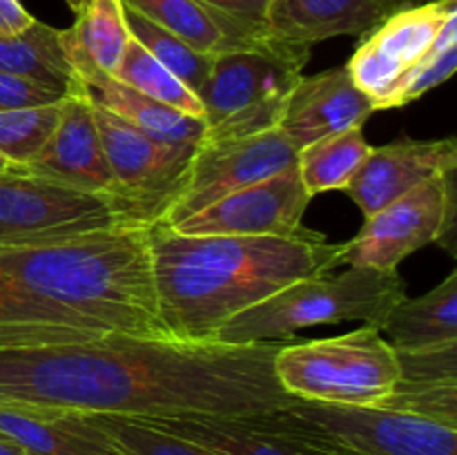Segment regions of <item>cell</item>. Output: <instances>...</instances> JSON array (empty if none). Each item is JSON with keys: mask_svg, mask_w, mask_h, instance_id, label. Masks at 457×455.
Here are the masks:
<instances>
[{"mask_svg": "<svg viewBox=\"0 0 457 455\" xmlns=\"http://www.w3.org/2000/svg\"><path fill=\"white\" fill-rule=\"evenodd\" d=\"M286 343L112 335L70 346L0 351V404L141 419L270 413L295 400L275 377V355Z\"/></svg>", "mask_w": 457, "mask_h": 455, "instance_id": "6da1fadb", "label": "cell"}, {"mask_svg": "<svg viewBox=\"0 0 457 455\" xmlns=\"http://www.w3.org/2000/svg\"><path fill=\"white\" fill-rule=\"evenodd\" d=\"M112 335H168L156 306L147 226L0 245V351Z\"/></svg>", "mask_w": 457, "mask_h": 455, "instance_id": "7a4b0ae2", "label": "cell"}, {"mask_svg": "<svg viewBox=\"0 0 457 455\" xmlns=\"http://www.w3.org/2000/svg\"><path fill=\"white\" fill-rule=\"evenodd\" d=\"M156 306L170 337L214 342L219 328L284 285L342 263L344 244L302 228L293 236H190L147 226Z\"/></svg>", "mask_w": 457, "mask_h": 455, "instance_id": "3957f363", "label": "cell"}, {"mask_svg": "<svg viewBox=\"0 0 457 455\" xmlns=\"http://www.w3.org/2000/svg\"><path fill=\"white\" fill-rule=\"evenodd\" d=\"M406 299L400 272L348 268L339 275L306 277L245 308L219 328L214 342L257 343L290 339L297 330L321 324L364 321L382 326L388 312Z\"/></svg>", "mask_w": 457, "mask_h": 455, "instance_id": "277c9868", "label": "cell"}, {"mask_svg": "<svg viewBox=\"0 0 457 455\" xmlns=\"http://www.w3.org/2000/svg\"><path fill=\"white\" fill-rule=\"evenodd\" d=\"M311 58L306 45L268 38L253 49L214 56L199 92L204 103V143L244 138L279 128L295 85Z\"/></svg>", "mask_w": 457, "mask_h": 455, "instance_id": "5b68a950", "label": "cell"}, {"mask_svg": "<svg viewBox=\"0 0 457 455\" xmlns=\"http://www.w3.org/2000/svg\"><path fill=\"white\" fill-rule=\"evenodd\" d=\"M275 377L297 400L378 406L400 377L395 348L378 326L337 337L286 343L275 355Z\"/></svg>", "mask_w": 457, "mask_h": 455, "instance_id": "8992f818", "label": "cell"}, {"mask_svg": "<svg viewBox=\"0 0 457 455\" xmlns=\"http://www.w3.org/2000/svg\"><path fill=\"white\" fill-rule=\"evenodd\" d=\"M132 223L141 221L119 196L79 190L22 168L0 174V245L74 239Z\"/></svg>", "mask_w": 457, "mask_h": 455, "instance_id": "52a82bcc", "label": "cell"}, {"mask_svg": "<svg viewBox=\"0 0 457 455\" xmlns=\"http://www.w3.org/2000/svg\"><path fill=\"white\" fill-rule=\"evenodd\" d=\"M455 217L457 170H451L366 217L361 230L344 244L342 263L395 272L409 254L428 244H440L455 257Z\"/></svg>", "mask_w": 457, "mask_h": 455, "instance_id": "ba28073f", "label": "cell"}, {"mask_svg": "<svg viewBox=\"0 0 457 455\" xmlns=\"http://www.w3.org/2000/svg\"><path fill=\"white\" fill-rule=\"evenodd\" d=\"M453 29L457 0H427L393 13L369 31L346 70L353 83L370 98L375 112L395 110L406 83Z\"/></svg>", "mask_w": 457, "mask_h": 455, "instance_id": "9c48e42d", "label": "cell"}, {"mask_svg": "<svg viewBox=\"0 0 457 455\" xmlns=\"http://www.w3.org/2000/svg\"><path fill=\"white\" fill-rule=\"evenodd\" d=\"M284 413L311 435L361 455H457V428L384 406H344L295 397Z\"/></svg>", "mask_w": 457, "mask_h": 455, "instance_id": "30bf717a", "label": "cell"}, {"mask_svg": "<svg viewBox=\"0 0 457 455\" xmlns=\"http://www.w3.org/2000/svg\"><path fill=\"white\" fill-rule=\"evenodd\" d=\"M297 165V150L279 128L244 138L201 143L177 194L156 223L174 226L223 196Z\"/></svg>", "mask_w": 457, "mask_h": 455, "instance_id": "8fae6325", "label": "cell"}, {"mask_svg": "<svg viewBox=\"0 0 457 455\" xmlns=\"http://www.w3.org/2000/svg\"><path fill=\"white\" fill-rule=\"evenodd\" d=\"M92 107L116 192L132 205L138 221L156 223L177 194L196 147L154 141L112 112L94 103Z\"/></svg>", "mask_w": 457, "mask_h": 455, "instance_id": "7c38bea8", "label": "cell"}, {"mask_svg": "<svg viewBox=\"0 0 457 455\" xmlns=\"http://www.w3.org/2000/svg\"><path fill=\"white\" fill-rule=\"evenodd\" d=\"M311 201L293 165L168 228L190 236H293L303 228L302 219Z\"/></svg>", "mask_w": 457, "mask_h": 455, "instance_id": "4fadbf2b", "label": "cell"}, {"mask_svg": "<svg viewBox=\"0 0 457 455\" xmlns=\"http://www.w3.org/2000/svg\"><path fill=\"white\" fill-rule=\"evenodd\" d=\"M451 170H457L455 138H400L388 145L370 147L369 156L344 192L355 201L364 217H370L428 178L442 177Z\"/></svg>", "mask_w": 457, "mask_h": 455, "instance_id": "5bb4252c", "label": "cell"}, {"mask_svg": "<svg viewBox=\"0 0 457 455\" xmlns=\"http://www.w3.org/2000/svg\"><path fill=\"white\" fill-rule=\"evenodd\" d=\"M22 170L85 192L119 196L94 120L92 101L85 94L80 80L62 101L61 120L47 147L34 163Z\"/></svg>", "mask_w": 457, "mask_h": 455, "instance_id": "9a60e30c", "label": "cell"}, {"mask_svg": "<svg viewBox=\"0 0 457 455\" xmlns=\"http://www.w3.org/2000/svg\"><path fill=\"white\" fill-rule=\"evenodd\" d=\"M375 107L353 83L346 65L302 76L281 114L279 129L295 150L344 129L364 128Z\"/></svg>", "mask_w": 457, "mask_h": 455, "instance_id": "2e32d148", "label": "cell"}, {"mask_svg": "<svg viewBox=\"0 0 457 455\" xmlns=\"http://www.w3.org/2000/svg\"><path fill=\"white\" fill-rule=\"evenodd\" d=\"M145 422L217 455H315L311 440L281 415V409L257 415H181Z\"/></svg>", "mask_w": 457, "mask_h": 455, "instance_id": "e0dca14e", "label": "cell"}, {"mask_svg": "<svg viewBox=\"0 0 457 455\" xmlns=\"http://www.w3.org/2000/svg\"><path fill=\"white\" fill-rule=\"evenodd\" d=\"M427 0H272L266 29L284 43L312 47L335 36H364L393 13Z\"/></svg>", "mask_w": 457, "mask_h": 455, "instance_id": "ac0fdd59", "label": "cell"}, {"mask_svg": "<svg viewBox=\"0 0 457 455\" xmlns=\"http://www.w3.org/2000/svg\"><path fill=\"white\" fill-rule=\"evenodd\" d=\"M0 433L27 455H129L87 413L58 406L0 404Z\"/></svg>", "mask_w": 457, "mask_h": 455, "instance_id": "d6986e66", "label": "cell"}, {"mask_svg": "<svg viewBox=\"0 0 457 455\" xmlns=\"http://www.w3.org/2000/svg\"><path fill=\"white\" fill-rule=\"evenodd\" d=\"M152 22L208 56L253 49L270 38L266 25L221 12L204 0H123Z\"/></svg>", "mask_w": 457, "mask_h": 455, "instance_id": "ffe728a7", "label": "cell"}, {"mask_svg": "<svg viewBox=\"0 0 457 455\" xmlns=\"http://www.w3.org/2000/svg\"><path fill=\"white\" fill-rule=\"evenodd\" d=\"M74 22L61 29V43L76 79L114 76L129 43L123 0H67Z\"/></svg>", "mask_w": 457, "mask_h": 455, "instance_id": "44dd1931", "label": "cell"}, {"mask_svg": "<svg viewBox=\"0 0 457 455\" xmlns=\"http://www.w3.org/2000/svg\"><path fill=\"white\" fill-rule=\"evenodd\" d=\"M80 85L94 105L128 120L129 125L141 129L154 141L183 147H199L204 143V120L163 105V103L128 87L114 76L96 74L92 79L80 80Z\"/></svg>", "mask_w": 457, "mask_h": 455, "instance_id": "7402d4cb", "label": "cell"}, {"mask_svg": "<svg viewBox=\"0 0 457 455\" xmlns=\"http://www.w3.org/2000/svg\"><path fill=\"white\" fill-rule=\"evenodd\" d=\"M379 330L395 351L457 342V270L422 297L402 299Z\"/></svg>", "mask_w": 457, "mask_h": 455, "instance_id": "603a6c76", "label": "cell"}, {"mask_svg": "<svg viewBox=\"0 0 457 455\" xmlns=\"http://www.w3.org/2000/svg\"><path fill=\"white\" fill-rule=\"evenodd\" d=\"M0 71L58 89H71L79 80L62 49L61 29L40 21L16 36H0Z\"/></svg>", "mask_w": 457, "mask_h": 455, "instance_id": "cb8c5ba5", "label": "cell"}, {"mask_svg": "<svg viewBox=\"0 0 457 455\" xmlns=\"http://www.w3.org/2000/svg\"><path fill=\"white\" fill-rule=\"evenodd\" d=\"M369 152L364 128L344 129L302 147L297 152V170L303 187L311 196L333 190L344 192Z\"/></svg>", "mask_w": 457, "mask_h": 455, "instance_id": "d4e9b609", "label": "cell"}, {"mask_svg": "<svg viewBox=\"0 0 457 455\" xmlns=\"http://www.w3.org/2000/svg\"><path fill=\"white\" fill-rule=\"evenodd\" d=\"M123 13L129 38H134L141 47H145L154 61H159L165 70L172 71L187 89H192L199 96L205 80H208L210 70H212L214 56L196 52L190 45L183 43L179 36H174L172 31L163 29V27L152 22L150 18H145L141 12H137V9L125 3Z\"/></svg>", "mask_w": 457, "mask_h": 455, "instance_id": "484cf974", "label": "cell"}, {"mask_svg": "<svg viewBox=\"0 0 457 455\" xmlns=\"http://www.w3.org/2000/svg\"><path fill=\"white\" fill-rule=\"evenodd\" d=\"M114 79L128 87L137 89V92L145 94V96L154 98V101L163 103V105L204 120L205 112L201 98L192 89H187L172 71H168L159 61H154L147 54V49L141 47L134 38H129L128 47H125L123 61H120Z\"/></svg>", "mask_w": 457, "mask_h": 455, "instance_id": "4316f807", "label": "cell"}, {"mask_svg": "<svg viewBox=\"0 0 457 455\" xmlns=\"http://www.w3.org/2000/svg\"><path fill=\"white\" fill-rule=\"evenodd\" d=\"M61 112L62 101L0 112V156H4L13 168L34 163L56 132Z\"/></svg>", "mask_w": 457, "mask_h": 455, "instance_id": "83f0119b", "label": "cell"}, {"mask_svg": "<svg viewBox=\"0 0 457 455\" xmlns=\"http://www.w3.org/2000/svg\"><path fill=\"white\" fill-rule=\"evenodd\" d=\"M96 426L110 433L129 455H217L196 442L163 431L154 424L123 415L87 413Z\"/></svg>", "mask_w": 457, "mask_h": 455, "instance_id": "f1b7e54d", "label": "cell"}, {"mask_svg": "<svg viewBox=\"0 0 457 455\" xmlns=\"http://www.w3.org/2000/svg\"><path fill=\"white\" fill-rule=\"evenodd\" d=\"M378 406L418 415L457 428V384L455 382H415L397 379L386 400Z\"/></svg>", "mask_w": 457, "mask_h": 455, "instance_id": "f546056e", "label": "cell"}, {"mask_svg": "<svg viewBox=\"0 0 457 455\" xmlns=\"http://www.w3.org/2000/svg\"><path fill=\"white\" fill-rule=\"evenodd\" d=\"M395 355L400 368L397 379L457 384V342L420 351H395Z\"/></svg>", "mask_w": 457, "mask_h": 455, "instance_id": "4dcf8cb0", "label": "cell"}, {"mask_svg": "<svg viewBox=\"0 0 457 455\" xmlns=\"http://www.w3.org/2000/svg\"><path fill=\"white\" fill-rule=\"evenodd\" d=\"M76 83H79V80H76ZM67 94H70V89H58L52 87V85L38 83V80L3 74V71H0V112L22 110V107L54 105V103L65 101Z\"/></svg>", "mask_w": 457, "mask_h": 455, "instance_id": "1f68e13d", "label": "cell"}, {"mask_svg": "<svg viewBox=\"0 0 457 455\" xmlns=\"http://www.w3.org/2000/svg\"><path fill=\"white\" fill-rule=\"evenodd\" d=\"M36 18L21 4V0H0V36H16L29 29Z\"/></svg>", "mask_w": 457, "mask_h": 455, "instance_id": "d6a6232c", "label": "cell"}, {"mask_svg": "<svg viewBox=\"0 0 457 455\" xmlns=\"http://www.w3.org/2000/svg\"><path fill=\"white\" fill-rule=\"evenodd\" d=\"M204 3L212 4V7L221 9V12L232 13V16L266 25V13L272 0H204Z\"/></svg>", "mask_w": 457, "mask_h": 455, "instance_id": "836d02e7", "label": "cell"}, {"mask_svg": "<svg viewBox=\"0 0 457 455\" xmlns=\"http://www.w3.org/2000/svg\"><path fill=\"white\" fill-rule=\"evenodd\" d=\"M281 415H284V418L288 419V422L293 424V426L297 428V431H302L303 435H306L308 440H311L315 455H361V453H355V451H351V449H344V446H339V444H333V442H328V440H321V437L311 435V433H306V431H303V428H299L297 424H295L293 419H290L288 415L284 413V409H281Z\"/></svg>", "mask_w": 457, "mask_h": 455, "instance_id": "e575fe53", "label": "cell"}, {"mask_svg": "<svg viewBox=\"0 0 457 455\" xmlns=\"http://www.w3.org/2000/svg\"><path fill=\"white\" fill-rule=\"evenodd\" d=\"M0 455H27V453L22 451V446L18 444V442H13L12 437L0 433Z\"/></svg>", "mask_w": 457, "mask_h": 455, "instance_id": "d590c367", "label": "cell"}, {"mask_svg": "<svg viewBox=\"0 0 457 455\" xmlns=\"http://www.w3.org/2000/svg\"><path fill=\"white\" fill-rule=\"evenodd\" d=\"M9 168H13V165L9 163V161L4 159V156H0V174H3V172H7Z\"/></svg>", "mask_w": 457, "mask_h": 455, "instance_id": "8d00e7d4", "label": "cell"}]
</instances>
